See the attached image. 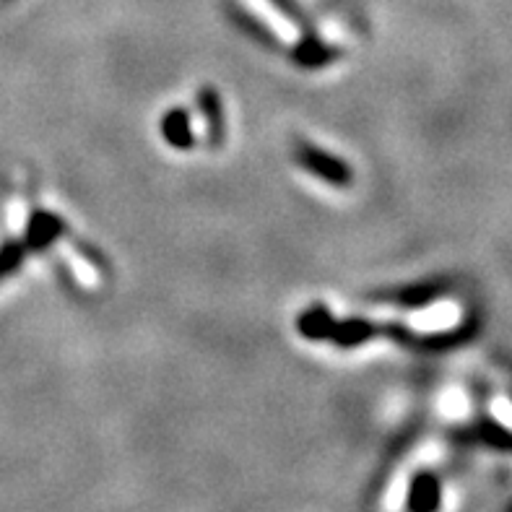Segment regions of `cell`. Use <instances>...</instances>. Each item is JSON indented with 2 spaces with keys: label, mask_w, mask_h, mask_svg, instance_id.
Returning a JSON list of instances; mask_svg holds the SVG:
<instances>
[{
  "label": "cell",
  "mask_w": 512,
  "mask_h": 512,
  "mask_svg": "<svg viewBox=\"0 0 512 512\" xmlns=\"http://www.w3.org/2000/svg\"><path fill=\"white\" fill-rule=\"evenodd\" d=\"M201 104H203V115H206L208 125H211V130H214L216 136H219L221 130V112H219V99H216V94L211 89H206L201 94Z\"/></svg>",
  "instance_id": "obj_6"
},
{
  "label": "cell",
  "mask_w": 512,
  "mask_h": 512,
  "mask_svg": "<svg viewBox=\"0 0 512 512\" xmlns=\"http://www.w3.org/2000/svg\"><path fill=\"white\" fill-rule=\"evenodd\" d=\"M164 136L172 146L177 149H188L190 143H193V136H190V125H188V115L185 112H169L164 117Z\"/></svg>",
  "instance_id": "obj_3"
},
{
  "label": "cell",
  "mask_w": 512,
  "mask_h": 512,
  "mask_svg": "<svg viewBox=\"0 0 512 512\" xmlns=\"http://www.w3.org/2000/svg\"><path fill=\"white\" fill-rule=\"evenodd\" d=\"M297 159H299V164L307 169V172L318 175L320 180L331 182V185H349L351 182L349 167H346L341 159H336V156H331V154H325V151L315 149V146H299Z\"/></svg>",
  "instance_id": "obj_1"
},
{
  "label": "cell",
  "mask_w": 512,
  "mask_h": 512,
  "mask_svg": "<svg viewBox=\"0 0 512 512\" xmlns=\"http://www.w3.org/2000/svg\"><path fill=\"white\" fill-rule=\"evenodd\" d=\"M299 328H302V333H307L310 338H325L331 333L333 320L325 310H312L307 312L305 318L299 320Z\"/></svg>",
  "instance_id": "obj_4"
},
{
  "label": "cell",
  "mask_w": 512,
  "mask_h": 512,
  "mask_svg": "<svg viewBox=\"0 0 512 512\" xmlns=\"http://www.w3.org/2000/svg\"><path fill=\"white\" fill-rule=\"evenodd\" d=\"M60 232V221L50 214H39L32 224V234H29V242L32 245H47L50 240H55V234Z\"/></svg>",
  "instance_id": "obj_5"
},
{
  "label": "cell",
  "mask_w": 512,
  "mask_h": 512,
  "mask_svg": "<svg viewBox=\"0 0 512 512\" xmlns=\"http://www.w3.org/2000/svg\"><path fill=\"white\" fill-rule=\"evenodd\" d=\"M21 258H24V250L19 245H6L0 250V281L6 279L8 273L19 266Z\"/></svg>",
  "instance_id": "obj_7"
},
{
  "label": "cell",
  "mask_w": 512,
  "mask_h": 512,
  "mask_svg": "<svg viewBox=\"0 0 512 512\" xmlns=\"http://www.w3.org/2000/svg\"><path fill=\"white\" fill-rule=\"evenodd\" d=\"M440 507V484L435 476H419L411 484L409 492V510L411 512H435Z\"/></svg>",
  "instance_id": "obj_2"
}]
</instances>
